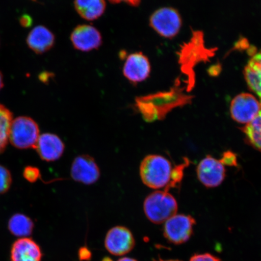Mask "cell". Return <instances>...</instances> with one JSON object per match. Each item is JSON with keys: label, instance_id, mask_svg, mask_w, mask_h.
I'll return each instance as SVG.
<instances>
[{"label": "cell", "instance_id": "obj_1", "mask_svg": "<svg viewBox=\"0 0 261 261\" xmlns=\"http://www.w3.org/2000/svg\"><path fill=\"white\" fill-rule=\"evenodd\" d=\"M140 174L147 187L152 189L168 187L175 177V170L167 159L160 155H149L140 165Z\"/></svg>", "mask_w": 261, "mask_h": 261}, {"label": "cell", "instance_id": "obj_2", "mask_svg": "<svg viewBox=\"0 0 261 261\" xmlns=\"http://www.w3.org/2000/svg\"><path fill=\"white\" fill-rule=\"evenodd\" d=\"M145 215L152 223L160 224L177 214V202L166 191L152 192L147 197L143 204Z\"/></svg>", "mask_w": 261, "mask_h": 261}, {"label": "cell", "instance_id": "obj_3", "mask_svg": "<svg viewBox=\"0 0 261 261\" xmlns=\"http://www.w3.org/2000/svg\"><path fill=\"white\" fill-rule=\"evenodd\" d=\"M39 138L40 129L38 124L30 117H19L12 120L9 140L16 148L35 149Z\"/></svg>", "mask_w": 261, "mask_h": 261}, {"label": "cell", "instance_id": "obj_4", "mask_svg": "<svg viewBox=\"0 0 261 261\" xmlns=\"http://www.w3.org/2000/svg\"><path fill=\"white\" fill-rule=\"evenodd\" d=\"M149 24L161 37L172 39L180 31L182 20L177 10L165 7L153 13L149 19Z\"/></svg>", "mask_w": 261, "mask_h": 261}, {"label": "cell", "instance_id": "obj_5", "mask_svg": "<svg viewBox=\"0 0 261 261\" xmlns=\"http://www.w3.org/2000/svg\"><path fill=\"white\" fill-rule=\"evenodd\" d=\"M195 224L194 218L190 215L176 214L165 222L164 236L173 244L185 243L193 233Z\"/></svg>", "mask_w": 261, "mask_h": 261}, {"label": "cell", "instance_id": "obj_6", "mask_svg": "<svg viewBox=\"0 0 261 261\" xmlns=\"http://www.w3.org/2000/svg\"><path fill=\"white\" fill-rule=\"evenodd\" d=\"M261 103L250 93H241L231 100L230 112L234 121L247 125L252 122L259 113Z\"/></svg>", "mask_w": 261, "mask_h": 261}, {"label": "cell", "instance_id": "obj_7", "mask_svg": "<svg viewBox=\"0 0 261 261\" xmlns=\"http://www.w3.org/2000/svg\"><path fill=\"white\" fill-rule=\"evenodd\" d=\"M197 174L199 181L204 187L217 188L222 184L226 176L225 164L222 159L207 155L199 163Z\"/></svg>", "mask_w": 261, "mask_h": 261}, {"label": "cell", "instance_id": "obj_8", "mask_svg": "<svg viewBox=\"0 0 261 261\" xmlns=\"http://www.w3.org/2000/svg\"><path fill=\"white\" fill-rule=\"evenodd\" d=\"M104 243L106 249L110 254L121 256L132 252L136 241L128 228L116 226L108 231Z\"/></svg>", "mask_w": 261, "mask_h": 261}, {"label": "cell", "instance_id": "obj_9", "mask_svg": "<svg viewBox=\"0 0 261 261\" xmlns=\"http://www.w3.org/2000/svg\"><path fill=\"white\" fill-rule=\"evenodd\" d=\"M151 64L148 57L142 52L130 54L123 67V74L134 84L145 81L151 73Z\"/></svg>", "mask_w": 261, "mask_h": 261}, {"label": "cell", "instance_id": "obj_10", "mask_svg": "<svg viewBox=\"0 0 261 261\" xmlns=\"http://www.w3.org/2000/svg\"><path fill=\"white\" fill-rule=\"evenodd\" d=\"M73 47L82 51H90L100 47L102 37L97 29L92 25L81 24L74 29L70 36Z\"/></svg>", "mask_w": 261, "mask_h": 261}, {"label": "cell", "instance_id": "obj_11", "mask_svg": "<svg viewBox=\"0 0 261 261\" xmlns=\"http://www.w3.org/2000/svg\"><path fill=\"white\" fill-rule=\"evenodd\" d=\"M100 174L97 163L89 155L77 156L71 165V177L74 181L85 185L94 184L99 178Z\"/></svg>", "mask_w": 261, "mask_h": 261}, {"label": "cell", "instance_id": "obj_12", "mask_svg": "<svg viewBox=\"0 0 261 261\" xmlns=\"http://www.w3.org/2000/svg\"><path fill=\"white\" fill-rule=\"evenodd\" d=\"M35 149L43 161L54 162L60 159L63 155L65 145L58 136L45 133L40 136Z\"/></svg>", "mask_w": 261, "mask_h": 261}, {"label": "cell", "instance_id": "obj_13", "mask_svg": "<svg viewBox=\"0 0 261 261\" xmlns=\"http://www.w3.org/2000/svg\"><path fill=\"white\" fill-rule=\"evenodd\" d=\"M42 257L40 247L31 238H19L12 245L11 261H41Z\"/></svg>", "mask_w": 261, "mask_h": 261}, {"label": "cell", "instance_id": "obj_14", "mask_svg": "<svg viewBox=\"0 0 261 261\" xmlns=\"http://www.w3.org/2000/svg\"><path fill=\"white\" fill-rule=\"evenodd\" d=\"M55 35L43 25H38L31 31L27 38L29 48L37 54H44L54 47Z\"/></svg>", "mask_w": 261, "mask_h": 261}, {"label": "cell", "instance_id": "obj_15", "mask_svg": "<svg viewBox=\"0 0 261 261\" xmlns=\"http://www.w3.org/2000/svg\"><path fill=\"white\" fill-rule=\"evenodd\" d=\"M244 73L248 86L259 98L261 103V51L251 58Z\"/></svg>", "mask_w": 261, "mask_h": 261}, {"label": "cell", "instance_id": "obj_16", "mask_svg": "<svg viewBox=\"0 0 261 261\" xmlns=\"http://www.w3.org/2000/svg\"><path fill=\"white\" fill-rule=\"evenodd\" d=\"M74 5L77 14L87 21L100 18L106 9L105 0H74Z\"/></svg>", "mask_w": 261, "mask_h": 261}, {"label": "cell", "instance_id": "obj_17", "mask_svg": "<svg viewBox=\"0 0 261 261\" xmlns=\"http://www.w3.org/2000/svg\"><path fill=\"white\" fill-rule=\"evenodd\" d=\"M8 228L14 236L27 238L31 236L34 224L30 218L23 214H16L9 220Z\"/></svg>", "mask_w": 261, "mask_h": 261}, {"label": "cell", "instance_id": "obj_18", "mask_svg": "<svg viewBox=\"0 0 261 261\" xmlns=\"http://www.w3.org/2000/svg\"><path fill=\"white\" fill-rule=\"evenodd\" d=\"M243 130L250 144L261 151V109L252 121L245 126Z\"/></svg>", "mask_w": 261, "mask_h": 261}, {"label": "cell", "instance_id": "obj_19", "mask_svg": "<svg viewBox=\"0 0 261 261\" xmlns=\"http://www.w3.org/2000/svg\"><path fill=\"white\" fill-rule=\"evenodd\" d=\"M12 116L7 108L0 104V154L4 151L9 140Z\"/></svg>", "mask_w": 261, "mask_h": 261}, {"label": "cell", "instance_id": "obj_20", "mask_svg": "<svg viewBox=\"0 0 261 261\" xmlns=\"http://www.w3.org/2000/svg\"><path fill=\"white\" fill-rule=\"evenodd\" d=\"M12 184L11 172L4 166L0 165V194L6 193Z\"/></svg>", "mask_w": 261, "mask_h": 261}, {"label": "cell", "instance_id": "obj_21", "mask_svg": "<svg viewBox=\"0 0 261 261\" xmlns=\"http://www.w3.org/2000/svg\"><path fill=\"white\" fill-rule=\"evenodd\" d=\"M24 174L25 178L31 182H34L38 178L40 171L37 168L28 167L25 169Z\"/></svg>", "mask_w": 261, "mask_h": 261}, {"label": "cell", "instance_id": "obj_22", "mask_svg": "<svg viewBox=\"0 0 261 261\" xmlns=\"http://www.w3.org/2000/svg\"><path fill=\"white\" fill-rule=\"evenodd\" d=\"M190 261H220V260L211 254L205 253L195 254L191 257Z\"/></svg>", "mask_w": 261, "mask_h": 261}, {"label": "cell", "instance_id": "obj_23", "mask_svg": "<svg viewBox=\"0 0 261 261\" xmlns=\"http://www.w3.org/2000/svg\"><path fill=\"white\" fill-rule=\"evenodd\" d=\"M221 159L225 165L233 166L237 164L236 156L232 152H226Z\"/></svg>", "mask_w": 261, "mask_h": 261}, {"label": "cell", "instance_id": "obj_24", "mask_svg": "<svg viewBox=\"0 0 261 261\" xmlns=\"http://www.w3.org/2000/svg\"><path fill=\"white\" fill-rule=\"evenodd\" d=\"M110 3H113V4H118L120 3H125L130 6H134V7H137L140 4L141 0H109Z\"/></svg>", "mask_w": 261, "mask_h": 261}, {"label": "cell", "instance_id": "obj_25", "mask_svg": "<svg viewBox=\"0 0 261 261\" xmlns=\"http://www.w3.org/2000/svg\"><path fill=\"white\" fill-rule=\"evenodd\" d=\"M91 256V253L89 250H88L86 248H82L80 251V256L81 259H88Z\"/></svg>", "mask_w": 261, "mask_h": 261}, {"label": "cell", "instance_id": "obj_26", "mask_svg": "<svg viewBox=\"0 0 261 261\" xmlns=\"http://www.w3.org/2000/svg\"><path fill=\"white\" fill-rule=\"evenodd\" d=\"M117 261H138L135 259L132 258V257H123L119 259Z\"/></svg>", "mask_w": 261, "mask_h": 261}, {"label": "cell", "instance_id": "obj_27", "mask_svg": "<svg viewBox=\"0 0 261 261\" xmlns=\"http://www.w3.org/2000/svg\"><path fill=\"white\" fill-rule=\"evenodd\" d=\"M3 86V76L2 73H0V90L2 89V88Z\"/></svg>", "mask_w": 261, "mask_h": 261}, {"label": "cell", "instance_id": "obj_28", "mask_svg": "<svg viewBox=\"0 0 261 261\" xmlns=\"http://www.w3.org/2000/svg\"><path fill=\"white\" fill-rule=\"evenodd\" d=\"M155 261H181L179 260H174V259H171V260H163L162 259H159L158 260H156Z\"/></svg>", "mask_w": 261, "mask_h": 261}, {"label": "cell", "instance_id": "obj_29", "mask_svg": "<svg viewBox=\"0 0 261 261\" xmlns=\"http://www.w3.org/2000/svg\"><path fill=\"white\" fill-rule=\"evenodd\" d=\"M102 261H112V260H111L109 258H105Z\"/></svg>", "mask_w": 261, "mask_h": 261}]
</instances>
